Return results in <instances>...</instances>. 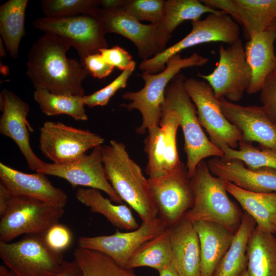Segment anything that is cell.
I'll use <instances>...</instances> for the list:
<instances>
[{
  "label": "cell",
  "instance_id": "1",
  "mask_svg": "<svg viewBox=\"0 0 276 276\" xmlns=\"http://www.w3.org/2000/svg\"><path fill=\"white\" fill-rule=\"evenodd\" d=\"M70 47L50 33H45L33 43L28 54L26 74L35 89L61 95H85L82 84L88 74L80 62L66 57Z\"/></svg>",
  "mask_w": 276,
  "mask_h": 276
},
{
  "label": "cell",
  "instance_id": "2",
  "mask_svg": "<svg viewBox=\"0 0 276 276\" xmlns=\"http://www.w3.org/2000/svg\"><path fill=\"white\" fill-rule=\"evenodd\" d=\"M106 177L122 201L139 215L142 222L158 217V210L146 178L139 165L132 159L122 143L111 140L101 146Z\"/></svg>",
  "mask_w": 276,
  "mask_h": 276
},
{
  "label": "cell",
  "instance_id": "3",
  "mask_svg": "<svg viewBox=\"0 0 276 276\" xmlns=\"http://www.w3.org/2000/svg\"><path fill=\"white\" fill-rule=\"evenodd\" d=\"M190 178L194 203L182 218L192 223L214 222L236 233L243 213L228 197L223 180L211 173L204 160L197 165Z\"/></svg>",
  "mask_w": 276,
  "mask_h": 276
},
{
  "label": "cell",
  "instance_id": "4",
  "mask_svg": "<svg viewBox=\"0 0 276 276\" xmlns=\"http://www.w3.org/2000/svg\"><path fill=\"white\" fill-rule=\"evenodd\" d=\"M209 60L208 58L197 52L186 58L178 54L167 61L162 72L156 74L143 72L141 77L145 82L144 87L137 91L124 93L122 98L130 102L121 105L129 111L136 109L141 113L142 123L136 129L137 133L143 134L159 125L165 91L172 79L182 69L203 66Z\"/></svg>",
  "mask_w": 276,
  "mask_h": 276
},
{
  "label": "cell",
  "instance_id": "5",
  "mask_svg": "<svg viewBox=\"0 0 276 276\" xmlns=\"http://www.w3.org/2000/svg\"><path fill=\"white\" fill-rule=\"evenodd\" d=\"M186 79L183 74H178L172 79L166 88L162 108L173 110L179 116V126L185 139L186 167L190 178L201 161L209 157H222L223 153L211 142L203 131L195 105L185 88Z\"/></svg>",
  "mask_w": 276,
  "mask_h": 276
},
{
  "label": "cell",
  "instance_id": "6",
  "mask_svg": "<svg viewBox=\"0 0 276 276\" xmlns=\"http://www.w3.org/2000/svg\"><path fill=\"white\" fill-rule=\"evenodd\" d=\"M0 258L16 276H51L61 270L63 252L52 249L44 234H29L14 242H0Z\"/></svg>",
  "mask_w": 276,
  "mask_h": 276
},
{
  "label": "cell",
  "instance_id": "7",
  "mask_svg": "<svg viewBox=\"0 0 276 276\" xmlns=\"http://www.w3.org/2000/svg\"><path fill=\"white\" fill-rule=\"evenodd\" d=\"M191 32L178 42L167 48L153 57L142 61L139 68L143 72L156 74L163 71L167 61L182 50L205 43L221 42L230 45L240 35L238 23L224 11L210 13L203 20L192 21Z\"/></svg>",
  "mask_w": 276,
  "mask_h": 276
},
{
  "label": "cell",
  "instance_id": "8",
  "mask_svg": "<svg viewBox=\"0 0 276 276\" xmlns=\"http://www.w3.org/2000/svg\"><path fill=\"white\" fill-rule=\"evenodd\" d=\"M9 206L1 217L0 242H10L24 235L44 234L59 223L64 208L39 200L12 195Z\"/></svg>",
  "mask_w": 276,
  "mask_h": 276
},
{
  "label": "cell",
  "instance_id": "9",
  "mask_svg": "<svg viewBox=\"0 0 276 276\" xmlns=\"http://www.w3.org/2000/svg\"><path fill=\"white\" fill-rule=\"evenodd\" d=\"M35 28L57 35L75 48L81 63L87 56L107 48L106 32L101 19L81 14L73 16L38 17L33 21Z\"/></svg>",
  "mask_w": 276,
  "mask_h": 276
},
{
  "label": "cell",
  "instance_id": "10",
  "mask_svg": "<svg viewBox=\"0 0 276 276\" xmlns=\"http://www.w3.org/2000/svg\"><path fill=\"white\" fill-rule=\"evenodd\" d=\"M104 139L88 130L68 126L60 122L45 121L40 128L39 148L55 165L73 163L86 152L102 145Z\"/></svg>",
  "mask_w": 276,
  "mask_h": 276
},
{
  "label": "cell",
  "instance_id": "11",
  "mask_svg": "<svg viewBox=\"0 0 276 276\" xmlns=\"http://www.w3.org/2000/svg\"><path fill=\"white\" fill-rule=\"evenodd\" d=\"M219 58L210 74H198L213 89L217 99L224 98L231 102L240 100L247 91L251 80L242 40L239 38L232 44L219 47Z\"/></svg>",
  "mask_w": 276,
  "mask_h": 276
},
{
  "label": "cell",
  "instance_id": "12",
  "mask_svg": "<svg viewBox=\"0 0 276 276\" xmlns=\"http://www.w3.org/2000/svg\"><path fill=\"white\" fill-rule=\"evenodd\" d=\"M184 85L195 105L199 122L211 142L219 148L224 145L236 148L241 133L224 116L219 100L209 84L204 80L189 78L186 79Z\"/></svg>",
  "mask_w": 276,
  "mask_h": 276
},
{
  "label": "cell",
  "instance_id": "13",
  "mask_svg": "<svg viewBox=\"0 0 276 276\" xmlns=\"http://www.w3.org/2000/svg\"><path fill=\"white\" fill-rule=\"evenodd\" d=\"M148 181L158 210V217L167 227L182 219L194 203V194L186 165L168 174Z\"/></svg>",
  "mask_w": 276,
  "mask_h": 276
},
{
  "label": "cell",
  "instance_id": "14",
  "mask_svg": "<svg viewBox=\"0 0 276 276\" xmlns=\"http://www.w3.org/2000/svg\"><path fill=\"white\" fill-rule=\"evenodd\" d=\"M107 33L120 34L136 46L143 61L164 51L171 38L160 23L142 24L121 9L106 10L100 9L98 14Z\"/></svg>",
  "mask_w": 276,
  "mask_h": 276
},
{
  "label": "cell",
  "instance_id": "15",
  "mask_svg": "<svg viewBox=\"0 0 276 276\" xmlns=\"http://www.w3.org/2000/svg\"><path fill=\"white\" fill-rule=\"evenodd\" d=\"M179 126L177 112L163 108L159 125L148 131L144 141L148 157L145 172L149 178L170 173L183 163L179 159L176 145Z\"/></svg>",
  "mask_w": 276,
  "mask_h": 276
},
{
  "label": "cell",
  "instance_id": "16",
  "mask_svg": "<svg viewBox=\"0 0 276 276\" xmlns=\"http://www.w3.org/2000/svg\"><path fill=\"white\" fill-rule=\"evenodd\" d=\"M167 227L158 217L142 222L139 227L128 232L116 230L110 235L79 238L78 247L101 252L112 259L119 266L126 268L128 262L144 243L156 236Z\"/></svg>",
  "mask_w": 276,
  "mask_h": 276
},
{
  "label": "cell",
  "instance_id": "17",
  "mask_svg": "<svg viewBox=\"0 0 276 276\" xmlns=\"http://www.w3.org/2000/svg\"><path fill=\"white\" fill-rule=\"evenodd\" d=\"M101 146L95 148L90 154H86L73 163L58 165L44 162L36 172L62 178L73 188L81 186L102 191L106 193L114 203L122 204V200L106 177Z\"/></svg>",
  "mask_w": 276,
  "mask_h": 276
},
{
  "label": "cell",
  "instance_id": "18",
  "mask_svg": "<svg viewBox=\"0 0 276 276\" xmlns=\"http://www.w3.org/2000/svg\"><path fill=\"white\" fill-rule=\"evenodd\" d=\"M0 133L12 139L24 156L29 168L36 172L44 163L34 152L30 143L33 129L27 121L30 107L13 92L4 89L0 93Z\"/></svg>",
  "mask_w": 276,
  "mask_h": 276
},
{
  "label": "cell",
  "instance_id": "19",
  "mask_svg": "<svg viewBox=\"0 0 276 276\" xmlns=\"http://www.w3.org/2000/svg\"><path fill=\"white\" fill-rule=\"evenodd\" d=\"M219 100L224 116L241 133L239 143L256 142L261 147L276 150V121L262 106H244L224 98Z\"/></svg>",
  "mask_w": 276,
  "mask_h": 276
},
{
  "label": "cell",
  "instance_id": "20",
  "mask_svg": "<svg viewBox=\"0 0 276 276\" xmlns=\"http://www.w3.org/2000/svg\"><path fill=\"white\" fill-rule=\"evenodd\" d=\"M0 180L13 196L31 198L63 208L68 201L66 193L55 187L42 173H24L1 162Z\"/></svg>",
  "mask_w": 276,
  "mask_h": 276
},
{
  "label": "cell",
  "instance_id": "21",
  "mask_svg": "<svg viewBox=\"0 0 276 276\" xmlns=\"http://www.w3.org/2000/svg\"><path fill=\"white\" fill-rule=\"evenodd\" d=\"M207 164L213 175L243 190L257 193L276 192L275 169H249L240 160H225L218 157L210 159Z\"/></svg>",
  "mask_w": 276,
  "mask_h": 276
},
{
  "label": "cell",
  "instance_id": "22",
  "mask_svg": "<svg viewBox=\"0 0 276 276\" xmlns=\"http://www.w3.org/2000/svg\"><path fill=\"white\" fill-rule=\"evenodd\" d=\"M211 8L224 11L243 26L248 38L270 28L276 18V0H202ZM216 10V9H215Z\"/></svg>",
  "mask_w": 276,
  "mask_h": 276
},
{
  "label": "cell",
  "instance_id": "23",
  "mask_svg": "<svg viewBox=\"0 0 276 276\" xmlns=\"http://www.w3.org/2000/svg\"><path fill=\"white\" fill-rule=\"evenodd\" d=\"M170 228L172 264L180 276H200L199 240L193 223L182 218Z\"/></svg>",
  "mask_w": 276,
  "mask_h": 276
},
{
  "label": "cell",
  "instance_id": "24",
  "mask_svg": "<svg viewBox=\"0 0 276 276\" xmlns=\"http://www.w3.org/2000/svg\"><path fill=\"white\" fill-rule=\"evenodd\" d=\"M276 30L272 28L251 36L244 46L245 53L251 72V80L247 93L260 91L263 84L276 67L274 41Z\"/></svg>",
  "mask_w": 276,
  "mask_h": 276
},
{
  "label": "cell",
  "instance_id": "25",
  "mask_svg": "<svg viewBox=\"0 0 276 276\" xmlns=\"http://www.w3.org/2000/svg\"><path fill=\"white\" fill-rule=\"evenodd\" d=\"M193 225L199 240L200 276H214L235 233L220 224L209 221H197Z\"/></svg>",
  "mask_w": 276,
  "mask_h": 276
},
{
  "label": "cell",
  "instance_id": "26",
  "mask_svg": "<svg viewBox=\"0 0 276 276\" xmlns=\"http://www.w3.org/2000/svg\"><path fill=\"white\" fill-rule=\"evenodd\" d=\"M227 192L240 203L259 227L276 233V192L257 193L243 190L223 180Z\"/></svg>",
  "mask_w": 276,
  "mask_h": 276
},
{
  "label": "cell",
  "instance_id": "27",
  "mask_svg": "<svg viewBox=\"0 0 276 276\" xmlns=\"http://www.w3.org/2000/svg\"><path fill=\"white\" fill-rule=\"evenodd\" d=\"M246 270L249 276H276V237L257 225L248 240Z\"/></svg>",
  "mask_w": 276,
  "mask_h": 276
},
{
  "label": "cell",
  "instance_id": "28",
  "mask_svg": "<svg viewBox=\"0 0 276 276\" xmlns=\"http://www.w3.org/2000/svg\"><path fill=\"white\" fill-rule=\"evenodd\" d=\"M75 196L78 201L88 207L92 212L102 215L118 228L132 231L139 227L127 205L112 203L97 189L79 188Z\"/></svg>",
  "mask_w": 276,
  "mask_h": 276
},
{
  "label": "cell",
  "instance_id": "29",
  "mask_svg": "<svg viewBox=\"0 0 276 276\" xmlns=\"http://www.w3.org/2000/svg\"><path fill=\"white\" fill-rule=\"evenodd\" d=\"M256 226L255 220L244 212L233 241L219 262L214 276H240L246 270L247 244Z\"/></svg>",
  "mask_w": 276,
  "mask_h": 276
},
{
  "label": "cell",
  "instance_id": "30",
  "mask_svg": "<svg viewBox=\"0 0 276 276\" xmlns=\"http://www.w3.org/2000/svg\"><path fill=\"white\" fill-rule=\"evenodd\" d=\"M28 3V0H9L0 7L1 38L13 59L18 58L20 41L26 34L24 24Z\"/></svg>",
  "mask_w": 276,
  "mask_h": 276
},
{
  "label": "cell",
  "instance_id": "31",
  "mask_svg": "<svg viewBox=\"0 0 276 276\" xmlns=\"http://www.w3.org/2000/svg\"><path fill=\"white\" fill-rule=\"evenodd\" d=\"M170 228L142 244L132 256L126 268L149 267L158 271L172 263Z\"/></svg>",
  "mask_w": 276,
  "mask_h": 276
},
{
  "label": "cell",
  "instance_id": "32",
  "mask_svg": "<svg viewBox=\"0 0 276 276\" xmlns=\"http://www.w3.org/2000/svg\"><path fill=\"white\" fill-rule=\"evenodd\" d=\"M33 97L41 111L47 116L66 114L76 121L88 119L83 96L57 95L43 89H35Z\"/></svg>",
  "mask_w": 276,
  "mask_h": 276
},
{
  "label": "cell",
  "instance_id": "33",
  "mask_svg": "<svg viewBox=\"0 0 276 276\" xmlns=\"http://www.w3.org/2000/svg\"><path fill=\"white\" fill-rule=\"evenodd\" d=\"M73 255L83 276H138L132 269L121 267L110 257L98 251L78 247Z\"/></svg>",
  "mask_w": 276,
  "mask_h": 276
},
{
  "label": "cell",
  "instance_id": "34",
  "mask_svg": "<svg viewBox=\"0 0 276 276\" xmlns=\"http://www.w3.org/2000/svg\"><path fill=\"white\" fill-rule=\"evenodd\" d=\"M219 11L206 6L201 1L167 0L160 24L171 35L175 29L186 20H198L204 13H216Z\"/></svg>",
  "mask_w": 276,
  "mask_h": 276
},
{
  "label": "cell",
  "instance_id": "35",
  "mask_svg": "<svg viewBox=\"0 0 276 276\" xmlns=\"http://www.w3.org/2000/svg\"><path fill=\"white\" fill-rule=\"evenodd\" d=\"M239 149L231 148L227 145L219 147L225 160L236 159L241 160L248 168L257 169L268 168L276 170V150L255 147L252 144L239 143Z\"/></svg>",
  "mask_w": 276,
  "mask_h": 276
},
{
  "label": "cell",
  "instance_id": "36",
  "mask_svg": "<svg viewBox=\"0 0 276 276\" xmlns=\"http://www.w3.org/2000/svg\"><path fill=\"white\" fill-rule=\"evenodd\" d=\"M45 17H66L81 14L98 16L100 8L98 0H41Z\"/></svg>",
  "mask_w": 276,
  "mask_h": 276
},
{
  "label": "cell",
  "instance_id": "37",
  "mask_svg": "<svg viewBox=\"0 0 276 276\" xmlns=\"http://www.w3.org/2000/svg\"><path fill=\"white\" fill-rule=\"evenodd\" d=\"M164 0H125L121 10L139 21L160 23L163 18Z\"/></svg>",
  "mask_w": 276,
  "mask_h": 276
},
{
  "label": "cell",
  "instance_id": "38",
  "mask_svg": "<svg viewBox=\"0 0 276 276\" xmlns=\"http://www.w3.org/2000/svg\"><path fill=\"white\" fill-rule=\"evenodd\" d=\"M135 64L133 60L126 69L107 85L89 95H84L83 99L85 105L90 108L107 105L118 90L126 86L128 79L134 71Z\"/></svg>",
  "mask_w": 276,
  "mask_h": 276
},
{
  "label": "cell",
  "instance_id": "39",
  "mask_svg": "<svg viewBox=\"0 0 276 276\" xmlns=\"http://www.w3.org/2000/svg\"><path fill=\"white\" fill-rule=\"evenodd\" d=\"M45 240L48 245L53 250L63 252L71 245L72 242V234L65 225L57 223L44 234Z\"/></svg>",
  "mask_w": 276,
  "mask_h": 276
},
{
  "label": "cell",
  "instance_id": "40",
  "mask_svg": "<svg viewBox=\"0 0 276 276\" xmlns=\"http://www.w3.org/2000/svg\"><path fill=\"white\" fill-rule=\"evenodd\" d=\"M260 92L262 107L276 121V67L266 79Z\"/></svg>",
  "mask_w": 276,
  "mask_h": 276
},
{
  "label": "cell",
  "instance_id": "41",
  "mask_svg": "<svg viewBox=\"0 0 276 276\" xmlns=\"http://www.w3.org/2000/svg\"><path fill=\"white\" fill-rule=\"evenodd\" d=\"M81 63L88 75L99 79L109 76L114 68L106 62L100 53L87 56Z\"/></svg>",
  "mask_w": 276,
  "mask_h": 276
},
{
  "label": "cell",
  "instance_id": "42",
  "mask_svg": "<svg viewBox=\"0 0 276 276\" xmlns=\"http://www.w3.org/2000/svg\"><path fill=\"white\" fill-rule=\"evenodd\" d=\"M100 53L106 62L122 71L126 69L133 61L131 55L118 45L102 49Z\"/></svg>",
  "mask_w": 276,
  "mask_h": 276
},
{
  "label": "cell",
  "instance_id": "43",
  "mask_svg": "<svg viewBox=\"0 0 276 276\" xmlns=\"http://www.w3.org/2000/svg\"><path fill=\"white\" fill-rule=\"evenodd\" d=\"M51 276H83L82 272L76 262L64 260L61 270Z\"/></svg>",
  "mask_w": 276,
  "mask_h": 276
},
{
  "label": "cell",
  "instance_id": "44",
  "mask_svg": "<svg viewBox=\"0 0 276 276\" xmlns=\"http://www.w3.org/2000/svg\"><path fill=\"white\" fill-rule=\"evenodd\" d=\"M12 197L11 193L3 185L0 183V217L3 216L7 211Z\"/></svg>",
  "mask_w": 276,
  "mask_h": 276
},
{
  "label": "cell",
  "instance_id": "45",
  "mask_svg": "<svg viewBox=\"0 0 276 276\" xmlns=\"http://www.w3.org/2000/svg\"><path fill=\"white\" fill-rule=\"evenodd\" d=\"M99 6L106 10L122 9L125 0H98Z\"/></svg>",
  "mask_w": 276,
  "mask_h": 276
},
{
  "label": "cell",
  "instance_id": "46",
  "mask_svg": "<svg viewBox=\"0 0 276 276\" xmlns=\"http://www.w3.org/2000/svg\"><path fill=\"white\" fill-rule=\"evenodd\" d=\"M158 272L159 276H180L172 263Z\"/></svg>",
  "mask_w": 276,
  "mask_h": 276
},
{
  "label": "cell",
  "instance_id": "47",
  "mask_svg": "<svg viewBox=\"0 0 276 276\" xmlns=\"http://www.w3.org/2000/svg\"><path fill=\"white\" fill-rule=\"evenodd\" d=\"M0 276H16L4 264L0 265Z\"/></svg>",
  "mask_w": 276,
  "mask_h": 276
},
{
  "label": "cell",
  "instance_id": "48",
  "mask_svg": "<svg viewBox=\"0 0 276 276\" xmlns=\"http://www.w3.org/2000/svg\"><path fill=\"white\" fill-rule=\"evenodd\" d=\"M0 53H1V57H3V56H6V51L5 50H4V48L3 47V41L2 39V38H1V39H0Z\"/></svg>",
  "mask_w": 276,
  "mask_h": 276
},
{
  "label": "cell",
  "instance_id": "49",
  "mask_svg": "<svg viewBox=\"0 0 276 276\" xmlns=\"http://www.w3.org/2000/svg\"><path fill=\"white\" fill-rule=\"evenodd\" d=\"M271 27L276 30V18L273 21Z\"/></svg>",
  "mask_w": 276,
  "mask_h": 276
},
{
  "label": "cell",
  "instance_id": "50",
  "mask_svg": "<svg viewBox=\"0 0 276 276\" xmlns=\"http://www.w3.org/2000/svg\"><path fill=\"white\" fill-rule=\"evenodd\" d=\"M240 276H249L246 270H245Z\"/></svg>",
  "mask_w": 276,
  "mask_h": 276
}]
</instances>
